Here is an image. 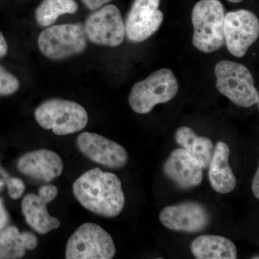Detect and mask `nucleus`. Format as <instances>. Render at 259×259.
<instances>
[{"label":"nucleus","instance_id":"obj_1","mask_svg":"<svg viewBox=\"0 0 259 259\" xmlns=\"http://www.w3.org/2000/svg\"><path fill=\"white\" fill-rule=\"evenodd\" d=\"M73 192L84 208L105 218H115L125 206L120 179L110 172L95 168L75 181Z\"/></svg>","mask_w":259,"mask_h":259},{"label":"nucleus","instance_id":"obj_2","mask_svg":"<svg viewBox=\"0 0 259 259\" xmlns=\"http://www.w3.org/2000/svg\"><path fill=\"white\" fill-rule=\"evenodd\" d=\"M225 10L219 0H200L192 13V42L202 52L209 54L225 44Z\"/></svg>","mask_w":259,"mask_h":259},{"label":"nucleus","instance_id":"obj_3","mask_svg":"<svg viewBox=\"0 0 259 259\" xmlns=\"http://www.w3.org/2000/svg\"><path fill=\"white\" fill-rule=\"evenodd\" d=\"M220 93L238 106L250 107L258 104L259 94L254 79L244 65L234 61L223 60L214 68Z\"/></svg>","mask_w":259,"mask_h":259},{"label":"nucleus","instance_id":"obj_4","mask_svg":"<svg viewBox=\"0 0 259 259\" xmlns=\"http://www.w3.org/2000/svg\"><path fill=\"white\" fill-rule=\"evenodd\" d=\"M179 83L171 69L157 70L131 90L129 104L138 114L149 113L158 104L166 103L176 97Z\"/></svg>","mask_w":259,"mask_h":259},{"label":"nucleus","instance_id":"obj_5","mask_svg":"<svg viewBox=\"0 0 259 259\" xmlns=\"http://www.w3.org/2000/svg\"><path fill=\"white\" fill-rule=\"evenodd\" d=\"M37 123L58 136L79 132L88 125V114L79 104L61 99L42 102L35 111Z\"/></svg>","mask_w":259,"mask_h":259},{"label":"nucleus","instance_id":"obj_6","mask_svg":"<svg viewBox=\"0 0 259 259\" xmlns=\"http://www.w3.org/2000/svg\"><path fill=\"white\" fill-rule=\"evenodd\" d=\"M39 49L51 60H63L87 49V37L81 23L53 25L40 34Z\"/></svg>","mask_w":259,"mask_h":259},{"label":"nucleus","instance_id":"obj_7","mask_svg":"<svg viewBox=\"0 0 259 259\" xmlns=\"http://www.w3.org/2000/svg\"><path fill=\"white\" fill-rule=\"evenodd\" d=\"M116 248L111 236L95 223H83L68 240L66 259H112Z\"/></svg>","mask_w":259,"mask_h":259},{"label":"nucleus","instance_id":"obj_8","mask_svg":"<svg viewBox=\"0 0 259 259\" xmlns=\"http://www.w3.org/2000/svg\"><path fill=\"white\" fill-rule=\"evenodd\" d=\"M85 35L97 45L116 47L123 42L125 25L120 10L107 5L94 11L85 22Z\"/></svg>","mask_w":259,"mask_h":259},{"label":"nucleus","instance_id":"obj_9","mask_svg":"<svg viewBox=\"0 0 259 259\" xmlns=\"http://www.w3.org/2000/svg\"><path fill=\"white\" fill-rule=\"evenodd\" d=\"M258 35V19L252 12L240 10L225 16V42L232 55L243 57Z\"/></svg>","mask_w":259,"mask_h":259},{"label":"nucleus","instance_id":"obj_10","mask_svg":"<svg viewBox=\"0 0 259 259\" xmlns=\"http://www.w3.org/2000/svg\"><path fill=\"white\" fill-rule=\"evenodd\" d=\"M162 224L172 231L195 233L210 224L211 215L203 204L194 201L167 206L159 214Z\"/></svg>","mask_w":259,"mask_h":259},{"label":"nucleus","instance_id":"obj_11","mask_svg":"<svg viewBox=\"0 0 259 259\" xmlns=\"http://www.w3.org/2000/svg\"><path fill=\"white\" fill-rule=\"evenodd\" d=\"M159 5L160 0H135L124 25L131 41H144L159 29L163 20Z\"/></svg>","mask_w":259,"mask_h":259},{"label":"nucleus","instance_id":"obj_12","mask_svg":"<svg viewBox=\"0 0 259 259\" xmlns=\"http://www.w3.org/2000/svg\"><path fill=\"white\" fill-rule=\"evenodd\" d=\"M76 145L86 157L108 168H122L128 161L125 148L101 135L83 133L78 136Z\"/></svg>","mask_w":259,"mask_h":259},{"label":"nucleus","instance_id":"obj_13","mask_svg":"<svg viewBox=\"0 0 259 259\" xmlns=\"http://www.w3.org/2000/svg\"><path fill=\"white\" fill-rule=\"evenodd\" d=\"M58 194L56 186H42L38 194H28L22 201V211L26 222L40 234H46L60 226V221L48 212L47 205Z\"/></svg>","mask_w":259,"mask_h":259},{"label":"nucleus","instance_id":"obj_14","mask_svg":"<svg viewBox=\"0 0 259 259\" xmlns=\"http://www.w3.org/2000/svg\"><path fill=\"white\" fill-rule=\"evenodd\" d=\"M163 172L183 190L197 187L203 180V168L200 163L182 148L172 151L163 164Z\"/></svg>","mask_w":259,"mask_h":259},{"label":"nucleus","instance_id":"obj_15","mask_svg":"<svg viewBox=\"0 0 259 259\" xmlns=\"http://www.w3.org/2000/svg\"><path fill=\"white\" fill-rule=\"evenodd\" d=\"M17 166L19 171L26 176L49 182L60 176L64 169V162L54 151L39 149L22 156Z\"/></svg>","mask_w":259,"mask_h":259},{"label":"nucleus","instance_id":"obj_16","mask_svg":"<svg viewBox=\"0 0 259 259\" xmlns=\"http://www.w3.org/2000/svg\"><path fill=\"white\" fill-rule=\"evenodd\" d=\"M229 156L228 144L218 142L208 166V177L213 190L220 194L230 193L236 187V179L229 165Z\"/></svg>","mask_w":259,"mask_h":259},{"label":"nucleus","instance_id":"obj_17","mask_svg":"<svg viewBox=\"0 0 259 259\" xmlns=\"http://www.w3.org/2000/svg\"><path fill=\"white\" fill-rule=\"evenodd\" d=\"M192 254L197 259H236L238 250L226 237L202 235L191 244Z\"/></svg>","mask_w":259,"mask_h":259},{"label":"nucleus","instance_id":"obj_18","mask_svg":"<svg viewBox=\"0 0 259 259\" xmlns=\"http://www.w3.org/2000/svg\"><path fill=\"white\" fill-rule=\"evenodd\" d=\"M37 238L30 232L20 233L15 226H8L0 232V259L23 258L26 250L35 249Z\"/></svg>","mask_w":259,"mask_h":259},{"label":"nucleus","instance_id":"obj_19","mask_svg":"<svg viewBox=\"0 0 259 259\" xmlns=\"http://www.w3.org/2000/svg\"><path fill=\"white\" fill-rule=\"evenodd\" d=\"M175 139L177 144L192 155L203 169L208 168L214 148L210 139L197 136L193 130L187 126L177 130Z\"/></svg>","mask_w":259,"mask_h":259},{"label":"nucleus","instance_id":"obj_20","mask_svg":"<svg viewBox=\"0 0 259 259\" xmlns=\"http://www.w3.org/2000/svg\"><path fill=\"white\" fill-rule=\"evenodd\" d=\"M77 10L75 0H42L35 11V18L40 26L48 27L61 15L74 14Z\"/></svg>","mask_w":259,"mask_h":259},{"label":"nucleus","instance_id":"obj_21","mask_svg":"<svg viewBox=\"0 0 259 259\" xmlns=\"http://www.w3.org/2000/svg\"><path fill=\"white\" fill-rule=\"evenodd\" d=\"M20 88L18 79L3 66H0V96H8L16 93Z\"/></svg>","mask_w":259,"mask_h":259},{"label":"nucleus","instance_id":"obj_22","mask_svg":"<svg viewBox=\"0 0 259 259\" xmlns=\"http://www.w3.org/2000/svg\"><path fill=\"white\" fill-rule=\"evenodd\" d=\"M8 189L10 197L13 199H18L23 195L25 190L23 181L16 177H8L5 182Z\"/></svg>","mask_w":259,"mask_h":259},{"label":"nucleus","instance_id":"obj_23","mask_svg":"<svg viewBox=\"0 0 259 259\" xmlns=\"http://www.w3.org/2000/svg\"><path fill=\"white\" fill-rule=\"evenodd\" d=\"M81 1L89 10L95 11V10L105 6L112 0H81Z\"/></svg>","mask_w":259,"mask_h":259},{"label":"nucleus","instance_id":"obj_24","mask_svg":"<svg viewBox=\"0 0 259 259\" xmlns=\"http://www.w3.org/2000/svg\"><path fill=\"white\" fill-rule=\"evenodd\" d=\"M9 215L5 209L3 201L0 199V231L8 225Z\"/></svg>","mask_w":259,"mask_h":259},{"label":"nucleus","instance_id":"obj_25","mask_svg":"<svg viewBox=\"0 0 259 259\" xmlns=\"http://www.w3.org/2000/svg\"><path fill=\"white\" fill-rule=\"evenodd\" d=\"M252 191L257 199L259 198V169L255 172L254 177L252 182Z\"/></svg>","mask_w":259,"mask_h":259},{"label":"nucleus","instance_id":"obj_26","mask_svg":"<svg viewBox=\"0 0 259 259\" xmlns=\"http://www.w3.org/2000/svg\"><path fill=\"white\" fill-rule=\"evenodd\" d=\"M8 44H7L4 35L0 32V58L4 57L8 53Z\"/></svg>","mask_w":259,"mask_h":259},{"label":"nucleus","instance_id":"obj_27","mask_svg":"<svg viewBox=\"0 0 259 259\" xmlns=\"http://www.w3.org/2000/svg\"><path fill=\"white\" fill-rule=\"evenodd\" d=\"M8 177H9V175H8V172L3 169L1 166H0V192L3 190L5 182H6Z\"/></svg>","mask_w":259,"mask_h":259},{"label":"nucleus","instance_id":"obj_28","mask_svg":"<svg viewBox=\"0 0 259 259\" xmlns=\"http://www.w3.org/2000/svg\"><path fill=\"white\" fill-rule=\"evenodd\" d=\"M228 1L233 3H241V2L243 1V0H228Z\"/></svg>","mask_w":259,"mask_h":259}]
</instances>
